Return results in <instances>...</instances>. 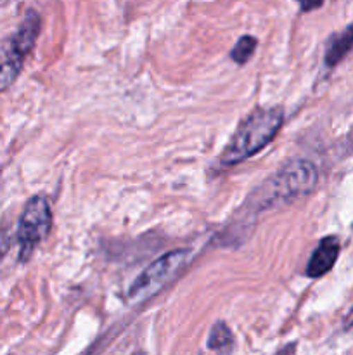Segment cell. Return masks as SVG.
I'll return each instance as SVG.
<instances>
[{
	"instance_id": "3",
	"label": "cell",
	"mask_w": 353,
	"mask_h": 355,
	"mask_svg": "<svg viewBox=\"0 0 353 355\" xmlns=\"http://www.w3.org/2000/svg\"><path fill=\"white\" fill-rule=\"evenodd\" d=\"M189 248L172 250V252L156 259L154 262L149 263V267L142 270L141 276L128 288V300L132 304H142V302L154 297L161 288H165L179 274V270L189 262Z\"/></svg>"
},
{
	"instance_id": "8",
	"label": "cell",
	"mask_w": 353,
	"mask_h": 355,
	"mask_svg": "<svg viewBox=\"0 0 353 355\" xmlns=\"http://www.w3.org/2000/svg\"><path fill=\"white\" fill-rule=\"evenodd\" d=\"M234 347V335L225 322H217L208 336V349L213 352H230Z\"/></svg>"
},
{
	"instance_id": "9",
	"label": "cell",
	"mask_w": 353,
	"mask_h": 355,
	"mask_svg": "<svg viewBox=\"0 0 353 355\" xmlns=\"http://www.w3.org/2000/svg\"><path fill=\"white\" fill-rule=\"evenodd\" d=\"M256 45H258V40L253 35H242L230 51L232 61L237 62V64H246L255 54Z\"/></svg>"
},
{
	"instance_id": "7",
	"label": "cell",
	"mask_w": 353,
	"mask_h": 355,
	"mask_svg": "<svg viewBox=\"0 0 353 355\" xmlns=\"http://www.w3.org/2000/svg\"><path fill=\"white\" fill-rule=\"evenodd\" d=\"M353 45V24L346 28L341 35L332 38V42L329 44L327 52H325V64L327 66H336L343 58L346 55V52L352 49Z\"/></svg>"
},
{
	"instance_id": "11",
	"label": "cell",
	"mask_w": 353,
	"mask_h": 355,
	"mask_svg": "<svg viewBox=\"0 0 353 355\" xmlns=\"http://www.w3.org/2000/svg\"><path fill=\"white\" fill-rule=\"evenodd\" d=\"M303 10H311V9H317L318 6H322L324 0H298Z\"/></svg>"
},
{
	"instance_id": "2",
	"label": "cell",
	"mask_w": 353,
	"mask_h": 355,
	"mask_svg": "<svg viewBox=\"0 0 353 355\" xmlns=\"http://www.w3.org/2000/svg\"><path fill=\"white\" fill-rule=\"evenodd\" d=\"M317 168L311 162L296 159L280 168L273 177H270L262 187H258L255 196H258L256 211L272 208L275 203H289L296 198L311 193L317 186Z\"/></svg>"
},
{
	"instance_id": "10",
	"label": "cell",
	"mask_w": 353,
	"mask_h": 355,
	"mask_svg": "<svg viewBox=\"0 0 353 355\" xmlns=\"http://www.w3.org/2000/svg\"><path fill=\"white\" fill-rule=\"evenodd\" d=\"M21 68H23V59L9 55L6 62L0 64V94L6 89H9L14 82H16L17 75H19Z\"/></svg>"
},
{
	"instance_id": "12",
	"label": "cell",
	"mask_w": 353,
	"mask_h": 355,
	"mask_svg": "<svg viewBox=\"0 0 353 355\" xmlns=\"http://www.w3.org/2000/svg\"><path fill=\"white\" fill-rule=\"evenodd\" d=\"M352 321H353V311H352Z\"/></svg>"
},
{
	"instance_id": "1",
	"label": "cell",
	"mask_w": 353,
	"mask_h": 355,
	"mask_svg": "<svg viewBox=\"0 0 353 355\" xmlns=\"http://www.w3.org/2000/svg\"><path fill=\"white\" fill-rule=\"evenodd\" d=\"M284 125V110L279 106L256 107L249 113L235 134L225 146L220 163L225 166L237 165L265 149L275 139L277 132Z\"/></svg>"
},
{
	"instance_id": "6",
	"label": "cell",
	"mask_w": 353,
	"mask_h": 355,
	"mask_svg": "<svg viewBox=\"0 0 353 355\" xmlns=\"http://www.w3.org/2000/svg\"><path fill=\"white\" fill-rule=\"evenodd\" d=\"M339 255V241L334 236H327L318 243L315 252L311 253L310 262L307 266L308 277H320L334 267Z\"/></svg>"
},
{
	"instance_id": "4",
	"label": "cell",
	"mask_w": 353,
	"mask_h": 355,
	"mask_svg": "<svg viewBox=\"0 0 353 355\" xmlns=\"http://www.w3.org/2000/svg\"><path fill=\"white\" fill-rule=\"evenodd\" d=\"M52 227V211L47 198L35 196L24 207L17 225L19 259L28 260L38 245L48 236Z\"/></svg>"
},
{
	"instance_id": "5",
	"label": "cell",
	"mask_w": 353,
	"mask_h": 355,
	"mask_svg": "<svg viewBox=\"0 0 353 355\" xmlns=\"http://www.w3.org/2000/svg\"><path fill=\"white\" fill-rule=\"evenodd\" d=\"M42 19L35 10H30L24 17V21L21 23L19 30L14 35L12 42H10V51L9 55H14V58L23 59L30 54V51L33 49L35 42H37L38 33H40Z\"/></svg>"
}]
</instances>
